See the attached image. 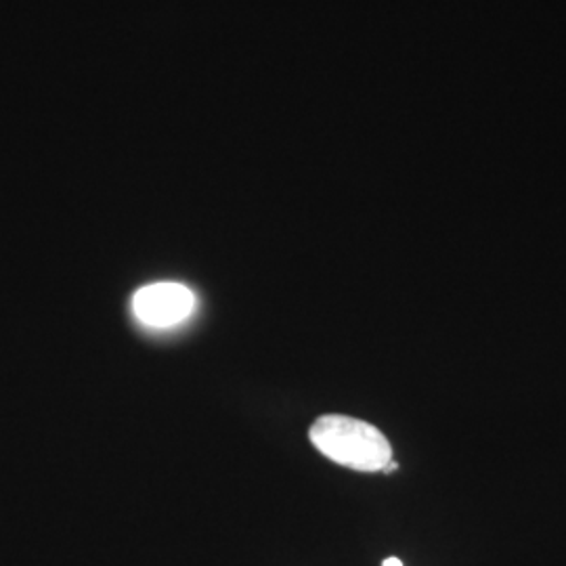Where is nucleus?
Segmentation results:
<instances>
[{
	"mask_svg": "<svg viewBox=\"0 0 566 566\" xmlns=\"http://www.w3.org/2000/svg\"><path fill=\"white\" fill-rule=\"evenodd\" d=\"M311 446L334 464L357 472H385L392 446L378 426L343 413H325L308 430Z\"/></svg>",
	"mask_w": 566,
	"mask_h": 566,
	"instance_id": "obj_1",
	"label": "nucleus"
},
{
	"mask_svg": "<svg viewBox=\"0 0 566 566\" xmlns=\"http://www.w3.org/2000/svg\"><path fill=\"white\" fill-rule=\"evenodd\" d=\"M196 311V294L182 283H149L133 296V313L143 325L172 327Z\"/></svg>",
	"mask_w": 566,
	"mask_h": 566,
	"instance_id": "obj_2",
	"label": "nucleus"
},
{
	"mask_svg": "<svg viewBox=\"0 0 566 566\" xmlns=\"http://www.w3.org/2000/svg\"><path fill=\"white\" fill-rule=\"evenodd\" d=\"M382 566H403V563L399 560V558H395V556H390V558H386Z\"/></svg>",
	"mask_w": 566,
	"mask_h": 566,
	"instance_id": "obj_3",
	"label": "nucleus"
}]
</instances>
